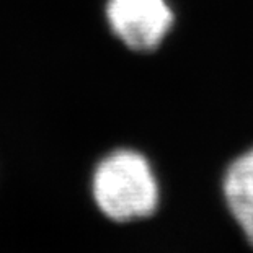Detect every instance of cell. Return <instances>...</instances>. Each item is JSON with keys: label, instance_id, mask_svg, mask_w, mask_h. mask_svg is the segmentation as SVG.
Instances as JSON below:
<instances>
[{"label": "cell", "instance_id": "1", "mask_svg": "<svg viewBox=\"0 0 253 253\" xmlns=\"http://www.w3.org/2000/svg\"><path fill=\"white\" fill-rule=\"evenodd\" d=\"M100 211L116 222L147 217L159 206V185L152 165L141 152L118 149L100 160L91 178Z\"/></svg>", "mask_w": 253, "mask_h": 253}, {"label": "cell", "instance_id": "2", "mask_svg": "<svg viewBox=\"0 0 253 253\" xmlns=\"http://www.w3.org/2000/svg\"><path fill=\"white\" fill-rule=\"evenodd\" d=\"M105 18L113 36L136 52L160 47L175 25L170 0H106Z\"/></svg>", "mask_w": 253, "mask_h": 253}, {"label": "cell", "instance_id": "3", "mask_svg": "<svg viewBox=\"0 0 253 253\" xmlns=\"http://www.w3.org/2000/svg\"><path fill=\"white\" fill-rule=\"evenodd\" d=\"M227 206L253 247V149L227 167L222 181Z\"/></svg>", "mask_w": 253, "mask_h": 253}]
</instances>
